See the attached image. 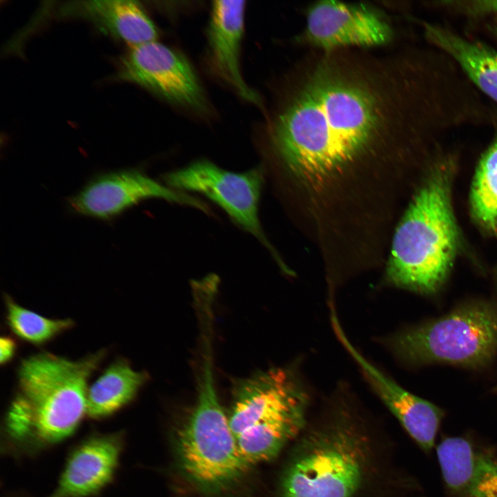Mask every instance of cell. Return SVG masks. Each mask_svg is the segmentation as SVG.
Masks as SVG:
<instances>
[{"instance_id": "6da1fadb", "label": "cell", "mask_w": 497, "mask_h": 497, "mask_svg": "<svg viewBox=\"0 0 497 497\" xmlns=\"http://www.w3.org/2000/svg\"><path fill=\"white\" fill-rule=\"evenodd\" d=\"M387 99L366 81L319 70L276 118L273 148L290 173L321 186L385 138L392 127Z\"/></svg>"}, {"instance_id": "7a4b0ae2", "label": "cell", "mask_w": 497, "mask_h": 497, "mask_svg": "<svg viewBox=\"0 0 497 497\" xmlns=\"http://www.w3.org/2000/svg\"><path fill=\"white\" fill-rule=\"evenodd\" d=\"M106 355L101 349L71 360L43 352L23 360L6 418L9 436L34 448L70 436L86 414L88 379Z\"/></svg>"}, {"instance_id": "3957f363", "label": "cell", "mask_w": 497, "mask_h": 497, "mask_svg": "<svg viewBox=\"0 0 497 497\" xmlns=\"http://www.w3.org/2000/svg\"><path fill=\"white\" fill-rule=\"evenodd\" d=\"M454 172L450 162L434 166L398 224L387 269L394 285L433 293L445 281L459 244L451 200Z\"/></svg>"}, {"instance_id": "277c9868", "label": "cell", "mask_w": 497, "mask_h": 497, "mask_svg": "<svg viewBox=\"0 0 497 497\" xmlns=\"http://www.w3.org/2000/svg\"><path fill=\"white\" fill-rule=\"evenodd\" d=\"M196 401L179 428L175 448L186 479L208 495L226 492L249 468L242 458L214 385L209 343H205Z\"/></svg>"}, {"instance_id": "5b68a950", "label": "cell", "mask_w": 497, "mask_h": 497, "mask_svg": "<svg viewBox=\"0 0 497 497\" xmlns=\"http://www.w3.org/2000/svg\"><path fill=\"white\" fill-rule=\"evenodd\" d=\"M353 425L341 415L309 436L284 476L280 497H352L367 458L364 439Z\"/></svg>"}, {"instance_id": "8992f818", "label": "cell", "mask_w": 497, "mask_h": 497, "mask_svg": "<svg viewBox=\"0 0 497 497\" xmlns=\"http://www.w3.org/2000/svg\"><path fill=\"white\" fill-rule=\"evenodd\" d=\"M389 345L408 363L480 367L497 350V309L485 303L467 304L398 334Z\"/></svg>"}, {"instance_id": "52a82bcc", "label": "cell", "mask_w": 497, "mask_h": 497, "mask_svg": "<svg viewBox=\"0 0 497 497\" xmlns=\"http://www.w3.org/2000/svg\"><path fill=\"white\" fill-rule=\"evenodd\" d=\"M164 178L168 187L173 189L197 192L209 198L239 226L273 251L264 235L258 217L264 182L260 168L235 173L204 159L168 173Z\"/></svg>"}, {"instance_id": "ba28073f", "label": "cell", "mask_w": 497, "mask_h": 497, "mask_svg": "<svg viewBox=\"0 0 497 497\" xmlns=\"http://www.w3.org/2000/svg\"><path fill=\"white\" fill-rule=\"evenodd\" d=\"M114 78L197 113L208 110L203 88L188 61L156 41L130 47L120 59Z\"/></svg>"}, {"instance_id": "9c48e42d", "label": "cell", "mask_w": 497, "mask_h": 497, "mask_svg": "<svg viewBox=\"0 0 497 497\" xmlns=\"http://www.w3.org/2000/svg\"><path fill=\"white\" fill-rule=\"evenodd\" d=\"M309 396L291 371H261L238 382L233 392L228 421L237 436L260 422L306 416Z\"/></svg>"}, {"instance_id": "30bf717a", "label": "cell", "mask_w": 497, "mask_h": 497, "mask_svg": "<svg viewBox=\"0 0 497 497\" xmlns=\"http://www.w3.org/2000/svg\"><path fill=\"white\" fill-rule=\"evenodd\" d=\"M160 198L196 207L206 211V206L196 198L164 186L142 172L126 169L106 173L92 179L81 191L68 199L72 212L101 220H110L138 204Z\"/></svg>"}, {"instance_id": "8fae6325", "label": "cell", "mask_w": 497, "mask_h": 497, "mask_svg": "<svg viewBox=\"0 0 497 497\" xmlns=\"http://www.w3.org/2000/svg\"><path fill=\"white\" fill-rule=\"evenodd\" d=\"M391 36L387 23L364 6L320 1L310 8L306 16V39L324 49L381 45Z\"/></svg>"}, {"instance_id": "7c38bea8", "label": "cell", "mask_w": 497, "mask_h": 497, "mask_svg": "<svg viewBox=\"0 0 497 497\" xmlns=\"http://www.w3.org/2000/svg\"><path fill=\"white\" fill-rule=\"evenodd\" d=\"M244 1H215L208 27V57L215 74L242 98L259 107L262 100L244 81L240 64Z\"/></svg>"}, {"instance_id": "4fadbf2b", "label": "cell", "mask_w": 497, "mask_h": 497, "mask_svg": "<svg viewBox=\"0 0 497 497\" xmlns=\"http://www.w3.org/2000/svg\"><path fill=\"white\" fill-rule=\"evenodd\" d=\"M338 333L388 409L422 450L431 451L444 415L440 408L407 391L383 374L353 347L341 330Z\"/></svg>"}, {"instance_id": "5bb4252c", "label": "cell", "mask_w": 497, "mask_h": 497, "mask_svg": "<svg viewBox=\"0 0 497 497\" xmlns=\"http://www.w3.org/2000/svg\"><path fill=\"white\" fill-rule=\"evenodd\" d=\"M122 445L121 432L84 440L68 457L50 497H88L99 491L115 474Z\"/></svg>"}, {"instance_id": "9a60e30c", "label": "cell", "mask_w": 497, "mask_h": 497, "mask_svg": "<svg viewBox=\"0 0 497 497\" xmlns=\"http://www.w3.org/2000/svg\"><path fill=\"white\" fill-rule=\"evenodd\" d=\"M444 483L454 497H497V456L462 437L436 449Z\"/></svg>"}, {"instance_id": "2e32d148", "label": "cell", "mask_w": 497, "mask_h": 497, "mask_svg": "<svg viewBox=\"0 0 497 497\" xmlns=\"http://www.w3.org/2000/svg\"><path fill=\"white\" fill-rule=\"evenodd\" d=\"M60 17L81 18L104 34L130 47L156 41L157 31L143 7L136 1L92 0L68 1L60 5Z\"/></svg>"}, {"instance_id": "e0dca14e", "label": "cell", "mask_w": 497, "mask_h": 497, "mask_svg": "<svg viewBox=\"0 0 497 497\" xmlns=\"http://www.w3.org/2000/svg\"><path fill=\"white\" fill-rule=\"evenodd\" d=\"M425 30L427 38L451 56L476 86L497 102V52L436 25L425 23Z\"/></svg>"}, {"instance_id": "ac0fdd59", "label": "cell", "mask_w": 497, "mask_h": 497, "mask_svg": "<svg viewBox=\"0 0 497 497\" xmlns=\"http://www.w3.org/2000/svg\"><path fill=\"white\" fill-rule=\"evenodd\" d=\"M146 378L127 360H116L88 387L86 415L98 419L114 413L136 397Z\"/></svg>"}, {"instance_id": "d6986e66", "label": "cell", "mask_w": 497, "mask_h": 497, "mask_svg": "<svg viewBox=\"0 0 497 497\" xmlns=\"http://www.w3.org/2000/svg\"><path fill=\"white\" fill-rule=\"evenodd\" d=\"M306 416H293L257 423L237 436L242 458L250 467L275 458L303 429Z\"/></svg>"}, {"instance_id": "ffe728a7", "label": "cell", "mask_w": 497, "mask_h": 497, "mask_svg": "<svg viewBox=\"0 0 497 497\" xmlns=\"http://www.w3.org/2000/svg\"><path fill=\"white\" fill-rule=\"evenodd\" d=\"M469 201L476 222L487 232L497 235V137L477 165Z\"/></svg>"}, {"instance_id": "44dd1931", "label": "cell", "mask_w": 497, "mask_h": 497, "mask_svg": "<svg viewBox=\"0 0 497 497\" xmlns=\"http://www.w3.org/2000/svg\"><path fill=\"white\" fill-rule=\"evenodd\" d=\"M6 321L12 331L21 340L33 344H44L70 329V319H50L18 304L10 296H4Z\"/></svg>"}, {"instance_id": "7402d4cb", "label": "cell", "mask_w": 497, "mask_h": 497, "mask_svg": "<svg viewBox=\"0 0 497 497\" xmlns=\"http://www.w3.org/2000/svg\"><path fill=\"white\" fill-rule=\"evenodd\" d=\"M0 361L1 364L10 362L16 353L17 343L10 337L2 336L0 340Z\"/></svg>"}, {"instance_id": "603a6c76", "label": "cell", "mask_w": 497, "mask_h": 497, "mask_svg": "<svg viewBox=\"0 0 497 497\" xmlns=\"http://www.w3.org/2000/svg\"><path fill=\"white\" fill-rule=\"evenodd\" d=\"M467 10L474 13H493L497 14V0H480L469 2Z\"/></svg>"}, {"instance_id": "cb8c5ba5", "label": "cell", "mask_w": 497, "mask_h": 497, "mask_svg": "<svg viewBox=\"0 0 497 497\" xmlns=\"http://www.w3.org/2000/svg\"><path fill=\"white\" fill-rule=\"evenodd\" d=\"M496 34L497 35V27L496 28Z\"/></svg>"}, {"instance_id": "d4e9b609", "label": "cell", "mask_w": 497, "mask_h": 497, "mask_svg": "<svg viewBox=\"0 0 497 497\" xmlns=\"http://www.w3.org/2000/svg\"><path fill=\"white\" fill-rule=\"evenodd\" d=\"M496 391H497V387H496Z\"/></svg>"}]
</instances>
